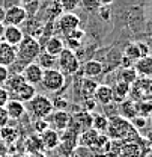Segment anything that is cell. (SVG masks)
<instances>
[{"label": "cell", "instance_id": "cell-38", "mask_svg": "<svg viewBox=\"0 0 152 157\" xmlns=\"http://www.w3.org/2000/svg\"><path fill=\"white\" fill-rule=\"evenodd\" d=\"M50 125H48V121L45 119V118H38V119H35L33 121V132L36 133V135H41L44 130H47Z\"/></svg>", "mask_w": 152, "mask_h": 157}, {"label": "cell", "instance_id": "cell-11", "mask_svg": "<svg viewBox=\"0 0 152 157\" xmlns=\"http://www.w3.org/2000/svg\"><path fill=\"white\" fill-rule=\"evenodd\" d=\"M42 74H44V70L39 67L36 62H30V63H27V65L23 68V71H21V76H23V78H24V82L29 83V85H33V86L41 85Z\"/></svg>", "mask_w": 152, "mask_h": 157}, {"label": "cell", "instance_id": "cell-26", "mask_svg": "<svg viewBox=\"0 0 152 157\" xmlns=\"http://www.w3.org/2000/svg\"><path fill=\"white\" fill-rule=\"evenodd\" d=\"M98 135H99V132H96L95 128H92V127L84 130V132H81L78 135V145L86 147V148H92V145L95 144Z\"/></svg>", "mask_w": 152, "mask_h": 157}, {"label": "cell", "instance_id": "cell-50", "mask_svg": "<svg viewBox=\"0 0 152 157\" xmlns=\"http://www.w3.org/2000/svg\"><path fill=\"white\" fill-rule=\"evenodd\" d=\"M8 147L5 144H0V157H8Z\"/></svg>", "mask_w": 152, "mask_h": 157}, {"label": "cell", "instance_id": "cell-10", "mask_svg": "<svg viewBox=\"0 0 152 157\" xmlns=\"http://www.w3.org/2000/svg\"><path fill=\"white\" fill-rule=\"evenodd\" d=\"M48 121V125L50 128L56 130V132H65L69 121H71V115L66 112V110H53L48 117L45 118Z\"/></svg>", "mask_w": 152, "mask_h": 157}, {"label": "cell", "instance_id": "cell-35", "mask_svg": "<svg viewBox=\"0 0 152 157\" xmlns=\"http://www.w3.org/2000/svg\"><path fill=\"white\" fill-rule=\"evenodd\" d=\"M124 56H127L131 62H135L137 59H140L139 50H137V44H134V42L128 44V45L125 47V50H124Z\"/></svg>", "mask_w": 152, "mask_h": 157}, {"label": "cell", "instance_id": "cell-41", "mask_svg": "<svg viewBox=\"0 0 152 157\" xmlns=\"http://www.w3.org/2000/svg\"><path fill=\"white\" fill-rule=\"evenodd\" d=\"M137 44V50H139V55L140 58H146V56H151V48L146 42H135Z\"/></svg>", "mask_w": 152, "mask_h": 157}, {"label": "cell", "instance_id": "cell-55", "mask_svg": "<svg viewBox=\"0 0 152 157\" xmlns=\"http://www.w3.org/2000/svg\"><path fill=\"white\" fill-rule=\"evenodd\" d=\"M32 157H48V156L44 154V153H38V154H35V156H32Z\"/></svg>", "mask_w": 152, "mask_h": 157}, {"label": "cell", "instance_id": "cell-53", "mask_svg": "<svg viewBox=\"0 0 152 157\" xmlns=\"http://www.w3.org/2000/svg\"><path fill=\"white\" fill-rule=\"evenodd\" d=\"M3 30H5V24L0 23V39H2V36H3Z\"/></svg>", "mask_w": 152, "mask_h": 157}, {"label": "cell", "instance_id": "cell-19", "mask_svg": "<svg viewBox=\"0 0 152 157\" xmlns=\"http://www.w3.org/2000/svg\"><path fill=\"white\" fill-rule=\"evenodd\" d=\"M120 157H143V150L139 140H127L122 144Z\"/></svg>", "mask_w": 152, "mask_h": 157}, {"label": "cell", "instance_id": "cell-12", "mask_svg": "<svg viewBox=\"0 0 152 157\" xmlns=\"http://www.w3.org/2000/svg\"><path fill=\"white\" fill-rule=\"evenodd\" d=\"M39 139H41V144H42L44 150L53 151V150H56L59 142H60V133L48 127L47 130H44V132L39 135Z\"/></svg>", "mask_w": 152, "mask_h": 157}, {"label": "cell", "instance_id": "cell-48", "mask_svg": "<svg viewBox=\"0 0 152 157\" xmlns=\"http://www.w3.org/2000/svg\"><path fill=\"white\" fill-rule=\"evenodd\" d=\"M84 109L83 110H87V112H91V110H94L95 109V106H96V101L94 100V97L92 98H84Z\"/></svg>", "mask_w": 152, "mask_h": 157}, {"label": "cell", "instance_id": "cell-15", "mask_svg": "<svg viewBox=\"0 0 152 157\" xmlns=\"http://www.w3.org/2000/svg\"><path fill=\"white\" fill-rule=\"evenodd\" d=\"M94 100L96 104L101 106H109L110 103H113V92H112V86L109 85H98L94 92Z\"/></svg>", "mask_w": 152, "mask_h": 157}, {"label": "cell", "instance_id": "cell-7", "mask_svg": "<svg viewBox=\"0 0 152 157\" xmlns=\"http://www.w3.org/2000/svg\"><path fill=\"white\" fill-rule=\"evenodd\" d=\"M57 27L63 36H68L72 30L80 27V17L74 12H63L57 18Z\"/></svg>", "mask_w": 152, "mask_h": 157}, {"label": "cell", "instance_id": "cell-9", "mask_svg": "<svg viewBox=\"0 0 152 157\" xmlns=\"http://www.w3.org/2000/svg\"><path fill=\"white\" fill-rule=\"evenodd\" d=\"M26 18H27V12H26L24 6L12 5L8 9H5L3 24L5 26H20L26 21Z\"/></svg>", "mask_w": 152, "mask_h": 157}, {"label": "cell", "instance_id": "cell-27", "mask_svg": "<svg viewBox=\"0 0 152 157\" xmlns=\"http://www.w3.org/2000/svg\"><path fill=\"white\" fill-rule=\"evenodd\" d=\"M77 122V125L80 127V132H84L87 128L92 127V113L87 110H81L80 113H76L74 117H71Z\"/></svg>", "mask_w": 152, "mask_h": 157}, {"label": "cell", "instance_id": "cell-23", "mask_svg": "<svg viewBox=\"0 0 152 157\" xmlns=\"http://www.w3.org/2000/svg\"><path fill=\"white\" fill-rule=\"evenodd\" d=\"M137 115V103L134 100H124L119 106V117L125 118V119H131Z\"/></svg>", "mask_w": 152, "mask_h": 157}, {"label": "cell", "instance_id": "cell-37", "mask_svg": "<svg viewBox=\"0 0 152 157\" xmlns=\"http://www.w3.org/2000/svg\"><path fill=\"white\" fill-rule=\"evenodd\" d=\"M130 124L133 125L137 132H139V130H143V128L148 125V118L140 117V115H135L134 118H131V119H130Z\"/></svg>", "mask_w": 152, "mask_h": 157}, {"label": "cell", "instance_id": "cell-36", "mask_svg": "<svg viewBox=\"0 0 152 157\" xmlns=\"http://www.w3.org/2000/svg\"><path fill=\"white\" fill-rule=\"evenodd\" d=\"M63 12H74L80 6V0H59Z\"/></svg>", "mask_w": 152, "mask_h": 157}, {"label": "cell", "instance_id": "cell-44", "mask_svg": "<svg viewBox=\"0 0 152 157\" xmlns=\"http://www.w3.org/2000/svg\"><path fill=\"white\" fill-rule=\"evenodd\" d=\"M98 15H99V18L101 20L109 21V20H110V9H109V6H99V9H98Z\"/></svg>", "mask_w": 152, "mask_h": 157}, {"label": "cell", "instance_id": "cell-47", "mask_svg": "<svg viewBox=\"0 0 152 157\" xmlns=\"http://www.w3.org/2000/svg\"><path fill=\"white\" fill-rule=\"evenodd\" d=\"M8 77H9V70H8V67H2V65H0V86L5 85V82L8 80Z\"/></svg>", "mask_w": 152, "mask_h": 157}, {"label": "cell", "instance_id": "cell-52", "mask_svg": "<svg viewBox=\"0 0 152 157\" xmlns=\"http://www.w3.org/2000/svg\"><path fill=\"white\" fill-rule=\"evenodd\" d=\"M3 18H5V8L0 6V23H3Z\"/></svg>", "mask_w": 152, "mask_h": 157}, {"label": "cell", "instance_id": "cell-4", "mask_svg": "<svg viewBox=\"0 0 152 157\" xmlns=\"http://www.w3.org/2000/svg\"><path fill=\"white\" fill-rule=\"evenodd\" d=\"M41 85H42L48 92L57 94V92H60V91L65 88V74H63L60 70H57V68L44 70Z\"/></svg>", "mask_w": 152, "mask_h": 157}, {"label": "cell", "instance_id": "cell-28", "mask_svg": "<svg viewBox=\"0 0 152 157\" xmlns=\"http://www.w3.org/2000/svg\"><path fill=\"white\" fill-rule=\"evenodd\" d=\"M0 139L3 140V144L8 147V145H12L17 139H18V130L14 128V127H9V125H5L0 128Z\"/></svg>", "mask_w": 152, "mask_h": 157}, {"label": "cell", "instance_id": "cell-49", "mask_svg": "<svg viewBox=\"0 0 152 157\" xmlns=\"http://www.w3.org/2000/svg\"><path fill=\"white\" fill-rule=\"evenodd\" d=\"M120 60H122V68H130V67H133V63H134V62H131L127 56H122Z\"/></svg>", "mask_w": 152, "mask_h": 157}, {"label": "cell", "instance_id": "cell-17", "mask_svg": "<svg viewBox=\"0 0 152 157\" xmlns=\"http://www.w3.org/2000/svg\"><path fill=\"white\" fill-rule=\"evenodd\" d=\"M134 71L137 73L139 77H151L152 74V58L146 56V58L137 59L133 63Z\"/></svg>", "mask_w": 152, "mask_h": 157}, {"label": "cell", "instance_id": "cell-34", "mask_svg": "<svg viewBox=\"0 0 152 157\" xmlns=\"http://www.w3.org/2000/svg\"><path fill=\"white\" fill-rule=\"evenodd\" d=\"M135 103H137V115L145 117V118H148V119H149V117H151V109H152L151 100L135 101Z\"/></svg>", "mask_w": 152, "mask_h": 157}, {"label": "cell", "instance_id": "cell-6", "mask_svg": "<svg viewBox=\"0 0 152 157\" xmlns=\"http://www.w3.org/2000/svg\"><path fill=\"white\" fill-rule=\"evenodd\" d=\"M130 95L134 101L151 100V77H137L130 86Z\"/></svg>", "mask_w": 152, "mask_h": 157}, {"label": "cell", "instance_id": "cell-21", "mask_svg": "<svg viewBox=\"0 0 152 157\" xmlns=\"http://www.w3.org/2000/svg\"><path fill=\"white\" fill-rule=\"evenodd\" d=\"M24 83H26V82H24L23 76H21V73H12V74H9V77L5 82L3 86H5V89L8 91L9 98H11V95H14Z\"/></svg>", "mask_w": 152, "mask_h": 157}, {"label": "cell", "instance_id": "cell-30", "mask_svg": "<svg viewBox=\"0 0 152 157\" xmlns=\"http://www.w3.org/2000/svg\"><path fill=\"white\" fill-rule=\"evenodd\" d=\"M137 73L134 71L133 67H130V68H122L120 70V73H119V80L120 82H124V83H127V85H133L134 82L137 80Z\"/></svg>", "mask_w": 152, "mask_h": 157}, {"label": "cell", "instance_id": "cell-40", "mask_svg": "<svg viewBox=\"0 0 152 157\" xmlns=\"http://www.w3.org/2000/svg\"><path fill=\"white\" fill-rule=\"evenodd\" d=\"M69 157H94V153L91 151V148H86V147L78 145L76 150L71 153Z\"/></svg>", "mask_w": 152, "mask_h": 157}, {"label": "cell", "instance_id": "cell-46", "mask_svg": "<svg viewBox=\"0 0 152 157\" xmlns=\"http://www.w3.org/2000/svg\"><path fill=\"white\" fill-rule=\"evenodd\" d=\"M8 100H9L8 91L5 89V86H0V107H5V104L8 103Z\"/></svg>", "mask_w": 152, "mask_h": 157}, {"label": "cell", "instance_id": "cell-43", "mask_svg": "<svg viewBox=\"0 0 152 157\" xmlns=\"http://www.w3.org/2000/svg\"><path fill=\"white\" fill-rule=\"evenodd\" d=\"M51 103H53V107L57 109V110H63V109L68 107V101H66L63 97H56V100L51 101Z\"/></svg>", "mask_w": 152, "mask_h": 157}, {"label": "cell", "instance_id": "cell-54", "mask_svg": "<svg viewBox=\"0 0 152 157\" xmlns=\"http://www.w3.org/2000/svg\"><path fill=\"white\" fill-rule=\"evenodd\" d=\"M94 157H107V156L102 154V153H94Z\"/></svg>", "mask_w": 152, "mask_h": 157}, {"label": "cell", "instance_id": "cell-20", "mask_svg": "<svg viewBox=\"0 0 152 157\" xmlns=\"http://www.w3.org/2000/svg\"><path fill=\"white\" fill-rule=\"evenodd\" d=\"M35 94H36L35 86H33V85H29V83H24L14 95H11L9 100H18V101L26 104V103H29L32 98L35 97Z\"/></svg>", "mask_w": 152, "mask_h": 157}, {"label": "cell", "instance_id": "cell-3", "mask_svg": "<svg viewBox=\"0 0 152 157\" xmlns=\"http://www.w3.org/2000/svg\"><path fill=\"white\" fill-rule=\"evenodd\" d=\"M26 110H29V113L32 117L35 118V119H38V118H47L54 110V107H53L51 100L47 97V95H44V94H35V97L27 103Z\"/></svg>", "mask_w": 152, "mask_h": 157}, {"label": "cell", "instance_id": "cell-31", "mask_svg": "<svg viewBox=\"0 0 152 157\" xmlns=\"http://www.w3.org/2000/svg\"><path fill=\"white\" fill-rule=\"evenodd\" d=\"M107 125H109V118L104 117V115H92V128H95L96 132H99V133H102V132H106V128H107Z\"/></svg>", "mask_w": 152, "mask_h": 157}, {"label": "cell", "instance_id": "cell-13", "mask_svg": "<svg viewBox=\"0 0 152 157\" xmlns=\"http://www.w3.org/2000/svg\"><path fill=\"white\" fill-rule=\"evenodd\" d=\"M15 62H17V47H12L5 41H0V65L11 67Z\"/></svg>", "mask_w": 152, "mask_h": 157}, {"label": "cell", "instance_id": "cell-25", "mask_svg": "<svg viewBox=\"0 0 152 157\" xmlns=\"http://www.w3.org/2000/svg\"><path fill=\"white\" fill-rule=\"evenodd\" d=\"M112 92H113V101L122 103L124 100H127L130 97V85L119 80L112 86Z\"/></svg>", "mask_w": 152, "mask_h": 157}, {"label": "cell", "instance_id": "cell-16", "mask_svg": "<svg viewBox=\"0 0 152 157\" xmlns=\"http://www.w3.org/2000/svg\"><path fill=\"white\" fill-rule=\"evenodd\" d=\"M63 48H65V41L62 38H59V36H56V35L50 36L44 42V52L47 55H50V56H54V58H57L60 55V52Z\"/></svg>", "mask_w": 152, "mask_h": 157}, {"label": "cell", "instance_id": "cell-22", "mask_svg": "<svg viewBox=\"0 0 152 157\" xmlns=\"http://www.w3.org/2000/svg\"><path fill=\"white\" fill-rule=\"evenodd\" d=\"M24 150H26L27 156H35L38 153H44V147L41 144L39 135H33V136L27 137L24 142Z\"/></svg>", "mask_w": 152, "mask_h": 157}, {"label": "cell", "instance_id": "cell-29", "mask_svg": "<svg viewBox=\"0 0 152 157\" xmlns=\"http://www.w3.org/2000/svg\"><path fill=\"white\" fill-rule=\"evenodd\" d=\"M38 63L39 67L42 68V70H48V68H54V65H56V62H57V58H54V56H50V55H47L45 52L42 53H39V56L38 58Z\"/></svg>", "mask_w": 152, "mask_h": 157}, {"label": "cell", "instance_id": "cell-24", "mask_svg": "<svg viewBox=\"0 0 152 157\" xmlns=\"http://www.w3.org/2000/svg\"><path fill=\"white\" fill-rule=\"evenodd\" d=\"M104 67L99 60H95V59H91L87 60L84 65H83V74L86 78H92V77H96L102 73Z\"/></svg>", "mask_w": 152, "mask_h": 157}, {"label": "cell", "instance_id": "cell-57", "mask_svg": "<svg viewBox=\"0 0 152 157\" xmlns=\"http://www.w3.org/2000/svg\"><path fill=\"white\" fill-rule=\"evenodd\" d=\"M20 157H32V156H27V154H24V156H20Z\"/></svg>", "mask_w": 152, "mask_h": 157}, {"label": "cell", "instance_id": "cell-8", "mask_svg": "<svg viewBox=\"0 0 152 157\" xmlns=\"http://www.w3.org/2000/svg\"><path fill=\"white\" fill-rule=\"evenodd\" d=\"M78 147V133L71 132V130H65V135L60 136V142L57 145L59 153L63 157H69L71 153Z\"/></svg>", "mask_w": 152, "mask_h": 157}, {"label": "cell", "instance_id": "cell-39", "mask_svg": "<svg viewBox=\"0 0 152 157\" xmlns=\"http://www.w3.org/2000/svg\"><path fill=\"white\" fill-rule=\"evenodd\" d=\"M80 5H81L83 9L87 11V12H96V11L99 9L98 0H80Z\"/></svg>", "mask_w": 152, "mask_h": 157}, {"label": "cell", "instance_id": "cell-1", "mask_svg": "<svg viewBox=\"0 0 152 157\" xmlns=\"http://www.w3.org/2000/svg\"><path fill=\"white\" fill-rule=\"evenodd\" d=\"M106 135L110 139H119V140H139L140 135L137 133V130L130 124L128 119L122 117H112L109 119V125L106 128Z\"/></svg>", "mask_w": 152, "mask_h": 157}, {"label": "cell", "instance_id": "cell-18", "mask_svg": "<svg viewBox=\"0 0 152 157\" xmlns=\"http://www.w3.org/2000/svg\"><path fill=\"white\" fill-rule=\"evenodd\" d=\"M5 109L8 112L9 119H20L26 113V106L24 103H21L18 100H8V103L5 104Z\"/></svg>", "mask_w": 152, "mask_h": 157}, {"label": "cell", "instance_id": "cell-42", "mask_svg": "<svg viewBox=\"0 0 152 157\" xmlns=\"http://www.w3.org/2000/svg\"><path fill=\"white\" fill-rule=\"evenodd\" d=\"M62 12H63V9H62V6H60L59 0H56V2H54V3L51 5V8H50V14H51V18H59Z\"/></svg>", "mask_w": 152, "mask_h": 157}, {"label": "cell", "instance_id": "cell-32", "mask_svg": "<svg viewBox=\"0 0 152 157\" xmlns=\"http://www.w3.org/2000/svg\"><path fill=\"white\" fill-rule=\"evenodd\" d=\"M98 83L91 80V78H84L83 80V85H81V94H83V98H92L94 97V92H95Z\"/></svg>", "mask_w": 152, "mask_h": 157}, {"label": "cell", "instance_id": "cell-51", "mask_svg": "<svg viewBox=\"0 0 152 157\" xmlns=\"http://www.w3.org/2000/svg\"><path fill=\"white\" fill-rule=\"evenodd\" d=\"M113 2H114V0H98L99 6H110Z\"/></svg>", "mask_w": 152, "mask_h": 157}, {"label": "cell", "instance_id": "cell-2", "mask_svg": "<svg viewBox=\"0 0 152 157\" xmlns=\"http://www.w3.org/2000/svg\"><path fill=\"white\" fill-rule=\"evenodd\" d=\"M41 50H42V47L35 36H32V35L24 36L23 41L17 45V60H20L26 67L27 63L36 60Z\"/></svg>", "mask_w": 152, "mask_h": 157}, {"label": "cell", "instance_id": "cell-5", "mask_svg": "<svg viewBox=\"0 0 152 157\" xmlns=\"http://www.w3.org/2000/svg\"><path fill=\"white\" fill-rule=\"evenodd\" d=\"M57 65L63 74H69V76L76 74L80 70V60L77 58V55L74 53V50H69L66 47L57 56Z\"/></svg>", "mask_w": 152, "mask_h": 157}, {"label": "cell", "instance_id": "cell-14", "mask_svg": "<svg viewBox=\"0 0 152 157\" xmlns=\"http://www.w3.org/2000/svg\"><path fill=\"white\" fill-rule=\"evenodd\" d=\"M23 38H24V33H23V30H21L20 26H5L2 39L6 44H9L12 47H17L20 42L23 41Z\"/></svg>", "mask_w": 152, "mask_h": 157}, {"label": "cell", "instance_id": "cell-45", "mask_svg": "<svg viewBox=\"0 0 152 157\" xmlns=\"http://www.w3.org/2000/svg\"><path fill=\"white\" fill-rule=\"evenodd\" d=\"M8 122H9V117H8L6 109L5 107H0V128L5 127V125H8Z\"/></svg>", "mask_w": 152, "mask_h": 157}, {"label": "cell", "instance_id": "cell-33", "mask_svg": "<svg viewBox=\"0 0 152 157\" xmlns=\"http://www.w3.org/2000/svg\"><path fill=\"white\" fill-rule=\"evenodd\" d=\"M122 144L124 140H119V139H110V145L107 148V157H120V150H122Z\"/></svg>", "mask_w": 152, "mask_h": 157}, {"label": "cell", "instance_id": "cell-56", "mask_svg": "<svg viewBox=\"0 0 152 157\" xmlns=\"http://www.w3.org/2000/svg\"><path fill=\"white\" fill-rule=\"evenodd\" d=\"M32 0H20V3H23V5H27V3H30Z\"/></svg>", "mask_w": 152, "mask_h": 157}]
</instances>
